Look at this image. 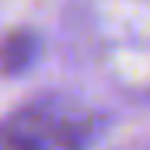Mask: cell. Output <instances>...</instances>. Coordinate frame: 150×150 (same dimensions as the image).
<instances>
[{"instance_id":"obj_1","label":"cell","mask_w":150,"mask_h":150,"mask_svg":"<svg viewBox=\"0 0 150 150\" xmlns=\"http://www.w3.org/2000/svg\"><path fill=\"white\" fill-rule=\"evenodd\" d=\"M91 126V115L70 101H35L0 122V147H80Z\"/></svg>"},{"instance_id":"obj_2","label":"cell","mask_w":150,"mask_h":150,"mask_svg":"<svg viewBox=\"0 0 150 150\" xmlns=\"http://www.w3.org/2000/svg\"><path fill=\"white\" fill-rule=\"evenodd\" d=\"M35 56V35L18 28L0 38V74H21Z\"/></svg>"}]
</instances>
